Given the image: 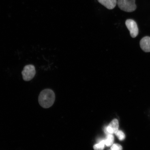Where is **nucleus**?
<instances>
[{"label":"nucleus","mask_w":150,"mask_h":150,"mask_svg":"<svg viewBox=\"0 0 150 150\" xmlns=\"http://www.w3.org/2000/svg\"><path fill=\"white\" fill-rule=\"evenodd\" d=\"M141 48L145 52H150V37L146 36L142 38L140 41Z\"/></svg>","instance_id":"6"},{"label":"nucleus","mask_w":150,"mask_h":150,"mask_svg":"<svg viewBox=\"0 0 150 150\" xmlns=\"http://www.w3.org/2000/svg\"><path fill=\"white\" fill-rule=\"evenodd\" d=\"M36 74L35 67L33 65L29 64L25 66L22 72L24 80L29 81L35 76Z\"/></svg>","instance_id":"3"},{"label":"nucleus","mask_w":150,"mask_h":150,"mask_svg":"<svg viewBox=\"0 0 150 150\" xmlns=\"http://www.w3.org/2000/svg\"><path fill=\"white\" fill-rule=\"evenodd\" d=\"M98 1L108 9L115 8L117 3V0H98Z\"/></svg>","instance_id":"7"},{"label":"nucleus","mask_w":150,"mask_h":150,"mask_svg":"<svg viewBox=\"0 0 150 150\" xmlns=\"http://www.w3.org/2000/svg\"><path fill=\"white\" fill-rule=\"evenodd\" d=\"M125 25L130 31L131 37L134 38L138 34L139 30L136 22L132 19H128L125 22Z\"/></svg>","instance_id":"4"},{"label":"nucleus","mask_w":150,"mask_h":150,"mask_svg":"<svg viewBox=\"0 0 150 150\" xmlns=\"http://www.w3.org/2000/svg\"><path fill=\"white\" fill-rule=\"evenodd\" d=\"M117 4L121 10L128 12H133L137 7L135 0H118Z\"/></svg>","instance_id":"2"},{"label":"nucleus","mask_w":150,"mask_h":150,"mask_svg":"<svg viewBox=\"0 0 150 150\" xmlns=\"http://www.w3.org/2000/svg\"><path fill=\"white\" fill-rule=\"evenodd\" d=\"M111 150H122V147L119 144H114L111 146Z\"/></svg>","instance_id":"11"},{"label":"nucleus","mask_w":150,"mask_h":150,"mask_svg":"<svg viewBox=\"0 0 150 150\" xmlns=\"http://www.w3.org/2000/svg\"><path fill=\"white\" fill-rule=\"evenodd\" d=\"M104 140L105 145L108 147H110L113 145L114 141V136L112 134H108L106 139Z\"/></svg>","instance_id":"8"},{"label":"nucleus","mask_w":150,"mask_h":150,"mask_svg":"<svg viewBox=\"0 0 150 150\" xmlns=\"http://www.w3.org/2000/svg\"><path fill=\"white\" fill-rule=\"evenodd\" d=\"M105 145V140H102L99 143L94 145L93 149L95 150H103L104 149Z\"/></svg>","instance_id":"9"},{"label":"nucleus","mask_w":150,"mask_h":150,"mask_svg":"<svg viewBox=\"0 0 150 150\" xmlns=\"http://www.w3.org/2000/svg\"><path fill=\"white\" fill-rule=\"evenodd\" d=\"M119 121L117 119H114L111 121L108 126L106 127V133L107 134H115L116 132L119 130Z\"/></svg>","instance_id":"5"},{"label":"nucleus","mask_w":150,"mask_h":150,"mask_svg":"<svg viewBox=\"0 0 150 150\" xmlns=\"http://www.w3.org/2000/svg\"><path fill=\"white\" fill-rule=\"evenodd\" d=\"M115 134L120 140H123L125 138V136L124 133L121 130H118L117 132H115Z\"/></svg>","instance_id":"10"},{"label":"nucleus","mask_w":150,"mask_h":150,"mask_svg":"<svg viewBox=\"0 0 150 150\" xmlns=\"http://www.w3.org/2000/svg\"><path fill=\"white\" fill-rule=\"evenodd\" d=\"M55 93L52 90L45 89L41 92L38 98V102L40 105L44 108L51 107L55 102Z\"/></svg>","instance_id":"1"}]
</instances>
